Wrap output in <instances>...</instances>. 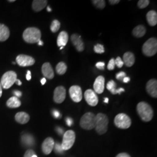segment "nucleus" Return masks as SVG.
Returning <instances> with one entry per match:
<instances>
[{
  "instance_id": "nucleus-8",
  "label": "nucleus",
  "mask_w": 157,
  "mask_h": 157,
  "mask_svg": "<svg viewBox=\"0 0 157 157\" xmlns=\"http://www.w3.org/2000/svg\"><path fill=\"white\" fill-rule=\"evenodd\" d=\"M76 139V135L74 131L69 130L67 131L63 136L61 147L62 150L65 151L71 148L73 146Z\"/></svg>"
},
{
  "instance_id": "nucleus-4",
  "label": "nucleus",
  "mask_w": 157,
  "mask_h": 157,
  "mask_svg": "<svg viewBox=\"0 0 157 157\" xmlns=\"http://www.w3.org/2000/svg\"><path fill=\"white\" fill-rule=\"evenodd\" d=\"M143 54L147 56H152L156 54L157 52V40L152 37L147 40L142 47Z\"/></svg>"
},
{
  "instance_id": "nucleus-25",
  "label": "nucleus",
  "mask_w": 157,
  "mask_h": 157,
  "mask_svg": "<svg viewBox=\"0 0 157 157\" xmlns=\"http://www.w3.org/2000/svg\"><path fill=\"white\" fill-rule=\"evenodd\" d=\"M146 33V28L143 25H139L136 26L133 30V32H132L133 36L137 38H140L143 37L145 35Z\"/></svg>"
},
{
  "instance_id": "nucleus-45",
  "label": "nucleus",
  "mask_w": 157,
  "mask_h": 157,
  "mask_svg": "<svg viewBox=\"0 0 157 157\" xmlns=\"http://www.w3.org/2000/svg\"><path fill=\"white\" fill-rule=\"evenodd\" d=\"M130 80V78L129 77H125L124 78V80H123V82H124V83H129Z\"/></svg>"
},
{
  "instance_id": "nucleus-27",
  "label": "nucleus",
  "mask_w": 157,
  "mask_h": 157,
  "mask_svg": "<svg viewBox=\"0 0 157 157\" xmlns=\"http://www.w3.org/2000/svg\"><path fill=\"white\" fill-rule=\"evenodd\" d=\"M117 83L113 80H110L107 84V89L112 94H117Z\"/></svg>"
},
{
  "instance_id": "nucleus-17",
  "label": "nucleus",
  "mask_w": 157,
  "mask_h": 157,
  "mask_svg": "<svg viewBox=\"0 0 157 157\" xmlns=\"http://www.w3.org/2000/svg\"><path fill=\"white\" fill-rule=\"evenodd\" d=\"M42 73L44 76L48 79H52L54 77V72L52 66L49 62L44 63L41 67Z\"/></svg>"
},
{
  "instance_id": "nucleus-16",
  "label": "nucleus",
  "mask_w": 157,
  "mask_h": 157,
  "mask_svg": "<svg viewBox=\"0 0 157 157\" xmlns=\"http://www.w3.org/2000/svg\"><path fill=\"white\" fill-rule=\"evenodd\" d=\"M71 41L78 52H82L84 50V43L81 40V37L78 36V34H73L71 36Z\"/></svg>"
},
{
  "instance_id": "nucleus-26",
  "label": "nucleus",
  "mask_w": 157,
  "mask_h": 157,
  "mask_svg": "<svg viewBox=\"0 0 157 157\" xmlns=\"http://www.w3.org/2000/svg\"><path fill=\"white\" fill-rule=\"evenodd\" d=\"M56 73L60 75L65 74L67 71V66L65 62H59L56 67Z\"/></svg>"
},
{
  "instance_id": "nucleus-11",
  "label": "nucleus",
  "mask_w": 157,
  "mask_h": 157,
  "mask_svg": "<svg viewBox=\"0 0 157 157\" xmlns=\"http://www.w3.org/2000/svg\"><path fill=\"white\" fill-rule=\"evenodd\" d=\"M84 98L87 104L92 107H95L98 102V97L94 91L91 89H88L84 93Z\"/></svg>"
},
{
  "instance_id": "nucleus-44",
  "label": "nucleus",
  "mask_w": 157,
  "mask_h": 157,
  "mask_svg": "<svg viewBox=\"0 0 157 157\" xmlns=\"http://www.w3.org/2000/svg\"><path fill=\"white\" fill-rule=\"evenodd\" d=\"M124 88H119L118 89H117V93L120 94L121 92H124Z\"/></svg>"
},
{
  "instance_id": "nucleus-23",
  "label": "nucleus",
  "mask_w": 157,
  "mask_h": 157,
  "mask_svg": "<svg viewBox=\"0 0 157 157\" xmlns=\"http://www.w3.org/2000/svg\"><path fill=\"white\" fill-rule=\"evenodd\" d=\"M148 23L151 26H154L157 24V13L155 11H150L146 15Z\"/></svg>"
},
{
  "instance_id": "nucleus-31",
  "label": "nucleus",
  "mask_w": 157,
  "mask_h": 157,
  "mask_svg": "<svg viewBox=\"0 0 157 157\" xmlns=\"http://www.w3.org/2000/svg\"><path fill=\"white\" fill-rule=\"evenodd\" d=\"M150 4L149 0H140L138 1L137 6L140 9H143L145 8Z\"/></svg>"
},
{
  "instance_id": "nucleus-30",
  "label": "nucleus",
  "mask_w": 157,
  "mask_h": 157,
  "mask_svg": "<svg viewBox=\"0 0 157 157\" xmlns=\"http://www.w3.org/2000/svg\"><path fill=\"white\" fill-rule=\"evenodd\" d=\"M94 51L97 54H102L105 52L104 46L100 44H97L94 47Z\"/></svg>"
},
{
  "instance_id": "nucleus-35",
  "label": "nucleus",
  "mask_w": 157,
  "mask_h": 157,
  "mask_svg": "<svg viewBox=\"0 0 157 157\" xmlns=\"http://www.w3.org/2000/svg\"><path fill=\"white\" fill-rule=\"evenodd\" d=\"M36 154L33 150H28L25 152L24 157H32L33 155Z\"/></svg>"
},
{
  "instance_id": "nucleus-10",
  "label": "nucleus",
  "mask_w": 157,
  "mask_h": 157,
  "mask_svg": "<svg viewBox=\"0 0 157 157\" xmlns=\"http://www.w3.org/2000/svg\"><path fill=\"white\" fill-rule=\"evenodd\" d=\"M71 99L75 102H79L82 100V91L80 86L75 85L70 87L69 90Z\"/></svg>"
},
{
  "instance_id": "nucleus-15",
  "label": "nucleus",
  "mask_w": 157,
  "mask_h": 157,
  "mask_svg": "<svg viewBox=\"0 0 157 157\" xmlns=\"http://www.w3.org/2000/svg\"><path fill=\"white\" fill-rule=\"evenodd\" d=\"M105 78L102 76H98L95 80L93 87L95 93L102 94L104 90Z\"/></svg>"
},
{
  "instance_id": "nucleus-39",
  "label": "nucleus",
  "mask_w": 157,
  "mask_h": 157,
  "mask_svg": "<svg viewBox=\"0 0 157 157\" xmlns=\"http://www.w3.org/2000/svg\"><path fill=\"white\" fill-rule=\"evenodd\" d=\"M65 121H66V123L67 124L68 126H71L72 125V124H73V120H72V118L67 117V118H66Z\"/></svg>"
},
{
  "instance_id": "nucleus-18",
  "label": "nucleus",
  "mask_w": 157,
  "mask_h": 157,
  "mask_svg": "<svg viewBox=\"0 0 157 157\" xmlns=\"http://www.w3.org/2000/svg\"><path fill=\"white\" fill-rule=\"evenodd\" d=\"M123 62L127 67H132L135 62V55L131 52H126L123 56Z\"/></svg>"
},
{
  "instance_id": "nucleus-38",
  "label": "nucleus",
  "mask_w": 157,
  "mask_h": 157,
  "mask_svg": "<svg viewBox=\"0 0 157 157\" xmlns=\"http://www.w3.org/2000/svg\"><path fill=\"white\" fill-rule=\"evenodd\" d=\"M52 115L54 116V118H60V117H61L60 113L57 110H53L52 112Z\"/></svg>"
},
{
  "instance_id": "nucleus-36",
  "label": "nucleus",
  "mask_w": 157,
  "mask_h": 157,
  "mask_svg": "<svg viewBox=\"0 0 157 157\" xmlns=\"http://www.w3.org/2000/svg\"><path fill=\"white\" fill-rule=\"evenodd\" d=\"M95 67L100 70H104L105 67V63L103 62H97L95 64Z\"/></svg>"
},
{
  "instance_id": "nucleus-7",
  "label": "nucleus",
  "mask_w": 157,
  "mask_h": 157,
  "mask_svg": "<svg viewBox=\"0 0 157 157\" xmlns=\"http://www.w3.org/2000/svg\"><path fill=\"white\" fill-rule=\"evenodd\" d=\"M114 124L119 129H128L131 126L132 121L128 115L121 113L118 114L114 119Z\"/></svg>"
},
{
  "instance_id": "nucleus-14",
  "label": "nucleus",
  "mask_w": 157,
  "mask_h": 157,
  "mask_svg": "<svg viewBox=\"0 0 157 157\" xmlns=\"http://www.w3.org/2000/svg\"><path fill=\"white\" fill-rule=\"evenodd\" d=\"M54 141L52 137H47L43 141L41 148L43 153L45 155L50 154L51 151H52L54 147Z\"/></svg>"
},
{
  "instance_id": "nucleus-43",
  "label": "nucleus",
  "mask_w": 157,
  "mask_h": 157,
  "mask_svg": "<svg viewBox=\"0 0 157 157\" xmlns=\"http://www.w3.org/2000/svg\"><path fill=\"white\" fill-rule=\"evenodd\" d=\"M31 78H32V77H31V72H30V71H28L27 72V74H26V79L28 80H30Z\"/></svg>"
},
{
  "instance_id": "nucleus-41",
  "label": "nucleus",
  "mask_w": 157,
  "mask_h": 157,
  "mask_svg": "<svg viewBox=\"0 0 157 157\" xmlns=\"http://www.w3.org/2000/svg\"><path fill=\"white\" fill-rule=\"evenodd\" d=\"M13 94H14V95H15V97H17V98L21 97L22 94V92L20 91H18V90L14 91H13Z\"/></svg>"
},
{
  "instance_id": "nucleus-12",
  "label": "nucleus",
  "mask_w": 157,
  "mask_h": 157,
  "mask_svg": "<svg viewBox=\"0 0 157 157\" xmlns=\"http://www.w3.org/2000/svg\"><path fill=\"white\" fill-rule=\"evenodd\" d=\"M66 98V89L62 86H58L54 92V100L57 104H61Z\"/></svg>"
},
{
  "instance_id": "nucleus-2",
  "label": "nucleus",
  "mask_w": 157,
  "mask_h": 157,
  "mask_svg": "<svg viewBox=\"0 0 157 157\" xmlns=\"http://www.w3.org/2000/svg\"><path fill=\"white\" fill-rule=\"evenodd\" d=\"M41 33L37 28L31 27L25 30L23 33V39L28 43H37L41 40Z\"/></svg>"
},
{
  "instance_id": "nucleus-48",
  "label": "nucleus",
  "mask_w": 157,
  "mask_h": 157,
  "mask_svg": "<svg viewBox=\"0 0 157 157\" xmlns=\"http://www.w3.org/2000/svg\"><path fill=\"white\" fill-rule=\"evenodd\" d=\"M2 86H1V83H0V98H1V95H2Z\"/></svg>"
},
{
  "instance_id": "nucleus-24",
  "label": "nucleus",
  "mask_w": 157,
  "mask_h": 157,
  "mask_svg": "<svg viewBox=\"0 0 157 157\" xmlns=\"http://www.w3.org/2000/svg\"><path fill=\"white\" fill-rule=\"evenodd\" d=\"M6 105L11 108H16L21 105V102L17 97L13 96L9 98L6 101Z\"/></svg>"
},
{
  "instance_id": "nucleus-3",
  "label": "nucleus",
  "mask_w": 157,
  "mask_h": 157,
  "mask_svg": "<svg viewBox=\"0 0 157 157\" xmlns=\"http://www.w3.org/2000/svg\"><path fill=\"white\" fill-rule=\"evenodd\" d=\"M108 122V118L105 114L99 113L95 115L94 129L98 135H104L107 132Z\"/></svg>"
},
{
  "instance_id": "nucleus-33",
  "label": "nucleus",
  "mask_w": 157,
  "mask_h": 157,
  "mask_svg": "<svg viewBox=\"0 0 157 157\" xmlns=\"http://www.w3.org/2000/svg\"><path fill=\"white\" fill-rule=\"evenodd\" d=\"M115 59L112 58L110 59V61L108 62L107 68L108 70L109 71H112L115 69Z\"/></svg>"
},
{
  "instance_id": "nucleus-6",
  "label": "nucleus",
  "mask_w": 157,
  "mask_h": 157,
  "mask_svg": "<svg viewBox=\"0 0 157 157\" xmlns=\"http://www.w3.org/2000/svg\"><path fill=\"white\" fill-rule=\"evenodd\" d=\"M17 74L14 71H8L3 75L1 79V84L2 88L8 89L11 87L16 82Z\"/></svg>"
},
{
  "instance_id": "nucleus-21",
  "label": "nucleus",
  "mask_w": 157,
  "mask_h": 157,
  "mask_svg": "<svg viewBox=\"0 0 157 157\" xmlns=\"http://www.w3.org/2000/svg\"><path fill=\"white\" fill-rule=\"evenodd\" d=\"M47 2L46 0H34L32 2V8L34 11H40L47 6Z\"/></svg>"
},
{
  "instance_id": "nucleus-19",
  "label": "nucleus",
  "mask_w": 157,
  "mask_h": 157,
  "mask_svg": "<svg viewBox=\"0 0 157 157\" xmlns=\"http://www.w3.org/2000/svg\"><path fill=\"white\" fill-rule=\"evenodd\" d=\"M69 39V36L67 32L62 31L59 34L57 38V45L58 47H64L67 45Z\"/></svg>"
},
{
  "instance_id": "nucleus-55",
  "label": "nucleus",
  "mask_w": 157,
  "mask_h": 157,
  "mask_svg": "<svg viewBox=\"0 0 157 157\" xmlns=\"http://www.w3.org/2000/svg\"><path fill=\"white\" fill-rule=\"evenodd\" d=\"M63 48V47H60V50H62Z\"/></svg>"
},
{
  "instance_id": "nucleus-9",
  "label": "nucleus",
  "mask_w": 157,
  "mask_h": 157,
  "mask_svg": "<svg viewBox=\"0 0 157 157\" xmlns=\"http://www.w3.org/2000/svg\"><path fill=\"white\" fill-rule=\"evenodd\" d=\"M16 61L17 63L22 67L32 66L35 63V59L33 57L24 54H21L17 56Z\"/></svg>"
},
{
  "instance_id": "nucleus-29",
  "label": "nucleus",
  "mask_w": 157,
  "mask_h": 157,
  "mask_svg": "<svg viewBox=\"0 0 157 157\" xmlns=\"http://www.w3.org/2000/svg\"><path fill=\"white\" fill-rule=\"evenodd\" d=\"M92 2L98 9H104L105 6V1L104 0H94L92 1Z\"/></svg>"
},
{
  "instance_id": "nucleus-5",
  "label": "nucleus",
  "mask_w": 157,
  "mask_h": 157,
  "mask_svg": "<svg viewBox=\"0 0 157 157\" xmlns=\"http://www.w3.org/2000/svg\"><path fill=\"white\" fill-rule=\"evenodd\" d=\"M95 115L92 112H87L84 114L80 119V125L85 130H91L95 127Z\"/></svg>"
},
{
  "instance_id": "nucleus-42",
  "label": "nucleus",
  "mask_w": 157,
  "mask_h": 157,
  "mask_svg": "<svg viewBox=\"0 0 157 157\" xmlns=\"http://www.w3.org/2000/svg\"><path fill=\"white\" fill-rule=\"evenodd\" d=\"M119 2H120L119 0H109V2L111 5L117 4H118Z\"/></svg>"
},
{
  "instance_id": "nucleus-54",
  "label": "nucleus",
  "mask_w": 157,
  "mask_h": 157,
  "mask_svg": "<svg viewBox=\"0 0 157 157\" xmlns=\"http://www.w3.org/2000/svg\"><path fill=\"white\" fill-rule=\"evenodd\" d=\"M32 157H37V156L36 154H34V155H33Z\"/></svg>"
},
{
  "instance_id": "nucleus-1",
  "label": "nucleus",
  "mask_w": 157,
  "mask_h": 157,
  "mask_svg": "<svg viewBox=\"0 0 157 157\" xmlns=\"http://www.w3.org/2000/svg\"><path fill=\"white\" fill-rule=\"evenodd\" d=\"M137 112L141 119L144 122H149L153 118L154 111L151 107L146 102L142 101L137 104Z\"/></svg>"
},
{
  "instance_id": "nucleus-51",
  "label": "nucleus",
  "mask_w": 157,
  "mask_h": 157,
  "mask_svg": "<svg viewBox=\"0 0 157 157\" xmlns=\"http://www.w3.org/2000/svg\"><path fill=\"white\" fill-rule=\"evenodd\" d=\"M104 102L105 103H108V102H109V99H108V98H104Z\"/></svg>"
},
{
  "instance_id": "nucleus-47",
  "label": "nucleus",
  "mask_w": 157,
  "mask_h": 157,
  "mask_svg": "<svg viewBox=\"0 0 157 157\" xmlns=\"http://www.w3.org/2000/svg\"><path fill=\"white\" fill-rule=\"evenodd\" d=\"M15 83H16L17 85H19V86L22 85V82H21L20 80L17 79V80H16V82H15Z\"/></svg>"
},
{
  "instance_id": "nucleus-28",
  "label": "nucleus",
  "mask_w": 157,
  "mask_h": 157,
  "mask_svg": "<svg viewBox=\"0 0 157 157\" xmlns=\"http://www.w3.org/2000/svg\"><path fill=\"white\" fill-rule=\"evenodd\" d=\"M61 27V23L58 20H54L51 25V31L52 33H56Z\"/></svg>"
},
{
  "instance_id": "nucleus-40",
  "label": "nucleus",
  "mask_w": 157,
  "mask_h": 157,
  "mask_svg": "<svg viewBox=\"0 0 157 157\" xmlns=\"http://www.w3.org/2000/svg\"><path fill=\"white\" fill-rule=\"evenodd\" d=\"M116 157H131L126 152H122L118 154Z\"/></svg>"
},
{
  "instance_id": "nucleus-49",
  "label": "nucleus",
  "mask_w": 157,
  "mask_h": 157,
  "mask_svg": "<svg viewBox=\"0 0 157 157\" xmlns=\"http://www.w3.org/2000/svg\"><path fill=\"white\" fill-rule=\"evenodd\" d=\"M57 130L58 131V132H59V133H61L62 132H63V130L62 129H61V128H58V129H57Z\"/></svg>"
},
{
  "instance_id": "nucleus-13",
  "label": "nucleus",
  "mask_w": 157,
  "mask_h": 157,
  "mask_svg": "<svg viewBox=\"0 0 157 157\" xmlns=\"http://www.w3.org/2000/svg\"><path fill=\"white\" fill-rule=\"evenodd\" d=\"M146 90L148 94L153 98L157 97V81L156 79L150 80L146 84Z\"/></svg>"
},
{
  "instance_id": "nucleus-46",
  "label": "nucleus",
  "mask_w": 157,
  "mask_h": 157,
  "mask_svg": "<svg viewBox=\"0 0 157 157\" xmlns=\"http://www.w3.org/2000/svg\"><path fill=\"white\" fill-rule=\"evenodd\" d=\"M45 83H46V78H41V83L42 85H44V84H45Z\"/></svg>"
},
{
  "instance_id": "nucleus-52",
  "label": "nucleus",
  "mask_w": 157,
  "mask_h": 157,
  "mask_svg": "<svg viewBox=\"0 0 157 157\" xmlns=\"http://www.w3.org/2000/svg\"><path fill=\"white\" fill-rule=\"evenodd\" d=\"M47 10L48 11V12H51V11H52V10H51V8L50 6H48V7H47Z\"/></svg>"
},
{
  "instance_id": "nucleus-20",
  "label": "nucleus",
  "mask_w": 157,
  "mask_h": 157,
  "mask_svg": "<svg viewBox=\"0 0 157 157\" xmlns=\"http://www.w3.org/2000/svg\"><path fill=\"white\" fill-rule=\"evenodd\" d=\"M15 120L19 124H27L30 120V117L28 113L25 112H17L15 115Z\"/></svg>"
},
{
  "instance_id": "nucleus-50",
  "label": "nucleus",
  "mask_w": 157,
  "mask_h": 157,
  "mask_svg": "<svg viewBox=\"0 0 157 157\" xmlns=\"http://www.w3.org/2000/svg\"><path fill=\"white\" fill-rule=\"evenodd\" d=\"M38 44L39 45H43V42L40 40L38 42Z\"/></svg>"
},
{
  "instance_id": "nucleus-53",
  "label": "nucleus",
  "mask_w": 157,
  "mask_h": 157,
  "mask_svg": "<svg viewBox=\"0 0 157 157\" xmlns=\"http://www.w3.org/2000/svg\"><path fill=\"white\" fill-rule=\"evenodd\" d=\"M15 0H9L8 1V2H15Z\"/></svg>"
},
{
  "instance_id": "nucleus-34",
  "label": "nucleus",
  "mask_w": 157,
  "mask_h": 157,
  "mask_svg": "<svg viewBox=\"0 0 157 157\" xmlns=\"http://www.w3.org/2000/svg\"><path fill=\"white\" fill-rule=\"evenodd\" d=\"M125 77H126V75L124 72H120L116 75V78L119 81H123Z\"/></svg>"
},
{
  "instance_id": "nucleus-32",
  "label": "nucleus",
  "mask_w": 157,
  "mask_h": 157,
  "mask_svg": "<svg viewBox=\"0 0 157 157\" xmlns=\"http://www.w3.org/2000/svg\"><path fill=\"white\" fill-rule=\"evenodd\" d=\"M115 66H117L119 68H121L124 65V62L122 60L121 58L118 56L116 59H115Z\"/></svg>"
},
{
  "instance_id": "nucleus-22",
  "label": "nucleus",
  "mask_w": 157,
  "mask_h": 157,
  "mask_svg": "<svg viewBox=\"0 0 157 157\" xmlns=\"http://www.w3.org/2000/svg\"><path fill=\"white\" fill-rule=\"evenodd\" d=\"M10 35L8 28L5 25L0 23V41H5L8 39Z\"/></svg>"
},
{
  "instance_id": "nucleus-37",
  "label": "nucleus",
  "mask_w": 157,
  "mask_h": 157,
  "mask_svg": "<svg viewBox=\"0 0 157 157\" xmlns=\"http://www.w3.org/2000/svg\"><path fill=\"white\" fill-rule=\"evenodd\" d=\"M54 148H55L56 151H57L58 152H61L63 151L62 147H61V145H59L58 143H56V144H54Z\"/></svg>"
}]
</instances>
